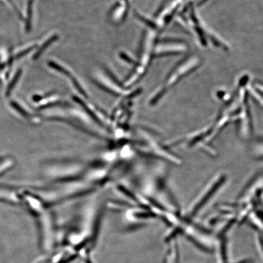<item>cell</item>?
Returning <instances> with one entry per match:
<instances>
[{"mask_svg": "<svg viewBox=\"0 0 263 263\" xmlns=\"http://www.w3.org/2000/svg\"><path fill=\"white\" fill-rule=\"evenodd\" d=\"M58 38V37L57 35L52 36V37L48 39V41H46L45 44L42 45L41 47L39 48V50L35 52V54L33 58L36 60V59H37L39 57H40L41 54L43 53V52H44L45 49H47L49 46L52 44V42L57 41Z\"/></svg>", "mask_w": 263, "mask_h": 263, "instance_id": "cell-1", "label": "cell"}, {"mask_svg": "<svg viewBox=\"0 0 263 263\" xmlns=\"http://www.w3.org/2000/svg\"><path fill=\"white\" fill-rule=\"evenodd\" d=\"M33 0H28L27 8V18H26V30L29 32L31 28Z\"/></svg>", "mask_w": 263, "mask_h": 263, "instance_id": "cell-2", "label": "cell"}, {"mask_svg": "<svg viewBox=\"0 0 263 263\" xmlns=\"http://www.w3.org/2000/svg\"><path fill=\"white\" fill-rule=\"evenodd\" d=\"M22 73V70H21V69H20V70H18L17 72H16L15 75L14 76V77L13 78L11 82V83H10L8 85L7 91H6V94L9 95L10 93H11V92L13 88H14L15 85L16 84V83H17L20 78H21Z\"/></svg>", "mask_w": 263, "mask_h": 263, "instance_id": "cell-3", "label": "cell"}, {"mask_svg": "<svg viewBox=\"0 0 263 263\" xmlns=\"http://www.w3.org/2000/svg\"><path fill=\"white\" fill-rule=\"evenodd\" d=\"M33 48H34V47L29 48L26 49V50L23 51L21 52H20V53L18 54L15 55V57H12L11 59H10L9 63H12L13 61L15 60V59H18L23 57H24L25 55L27 54L28 52L31 51Z\"/></svg>", "mask_w": 263, "mask_h": 263, "instance_id": "cell-4", "label": "cell"}, {"mask_svg": "<svg viewBox=\"0 0 263 263\" xmlns=\"http://www.w3.org/2000/svg\"><path fill=\"white\" fill-rule=\"evenodd\" d=\"M121 57H123V58L124 59H125V60H126V61L127 62H130V63H133L134 61L133 60H132V59H130L129 57H127L126 55H125L124 54H121Z\"/></svg>", "mask_w": 263, "mask_h": 263, "instance_id": "cell-5", "label": "cell"}]
</instances>
